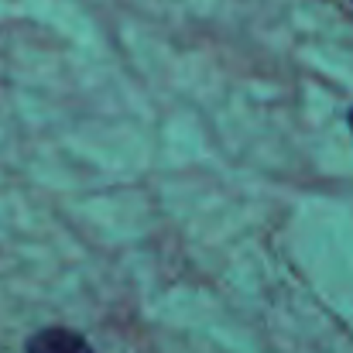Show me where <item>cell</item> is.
I'll return each mask as SVG.
<instances>
[{"label":"cell","mask_w":353,"mask_h":353,"mask_svg":"<svg viewBox=\"0 0 353 353\" xmlns=\"http://www.w3.org/2000/svg\"><path fill=\"white\" fill-rule=\"evenodd\" d=\"M24 353H97V350H93V347L86 343V336L76 333V330L45 326V330H38V333L28 340Z\"/></svg>","instance_id":"6da1fadb"},{"label":"cell","mask_w":353,"mask_h":353,"mask_svg":"<svg viewBox=\"0 0 353 353\" xmlns=\"http://www.w3.org/2000/svg\"><path fill=\"white\" fill-rule=\"evenodd\" d=\"M347 120H350V130H353V110H350V117H347Z\"/></svg>","instance_id":"7a4b0ae2"}]
</instances>
